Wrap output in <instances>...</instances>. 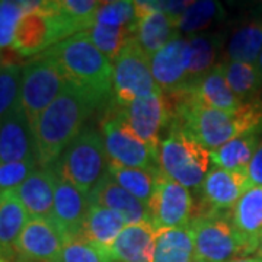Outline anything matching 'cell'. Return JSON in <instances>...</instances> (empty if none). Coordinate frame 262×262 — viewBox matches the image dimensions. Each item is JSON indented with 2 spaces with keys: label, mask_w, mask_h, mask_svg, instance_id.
Masks as SVG:
<instances>
[{
  "label": "cell",
  "mask_w": 262,
  "mask_h": 262,
  "mask_svg": "<svg viewBox=\"0 0 262 262\" xmlns=\"http://www.w3.org/2000/svg\"><path fill=\"white\" fill-rule=\"evenodd\" d=\"M194 262H208V261H204V259H200V258H195V261Z\"/></svg>",
  "instance_id": "obj_44"
},
{
  "label": "cell",
  "mask_w": 262,
  "mask_h": 262,
  "mask_svg": "<svg viewBox=\"0 0 262 262\" xmlns=\"http://www.w3.org/2000/svg\"><path fill=\"white\" fill-rule=\"evenodd\" d=\"M31 2L0 0V51L12 47L19 20L28 12Z\"/></svg>",
  "instance_id": "obj_37"
},
{
  "label": "cell",
  "mask_w": 262,
  "mask_h": 262,
  "mask_svg": "<svg viewBox=\"0 0 262 262\" xmlns=\"http://www.w3.org/2000/svg\"><path fill=\"white\" fill-rule=\"evenodd\" d=\"M165 95V94H163ZM170 122L207 150H217L248 133H262V99L227 113L195 102L191 89L165 95Z\"/></svg>",
  "instance_id": "obj_1"
},
{
  "label": "cell",
  "mask_w": 262,
  "mask_h": 262,
  "mask_svg": "<svg viewBox=\"0 0 262 262\" xmlns=\"http://www.w3.org/2000/svg\"><path fill=\"white\" fill-rule=\"evenodd\" d=\"M58 177L53 168L35 169L12 192L28 211L29 219H50Z\"/></svg>",
  "instance_id": "obj_19"
},
{
  "label": "cell",
  "mask_w": 262,
  "mask_h": 262,
  "mask_svg": "<svg viewBox=\"0 0 262 262\" xmlns=\"http://www.w3.org/2000/svg\"><path fill=\"white\" fill-rule=\"evenodd\" d=\"M229 213L200 215L191 220L196 258L208 262H230L248 256Z\"/></svg>",
  "instance_id": "obj_10"
},
{
  "label": "cell",
  "mask_w": 262,
  "mask_h": 262,
  "mask_svg": "<svg viewBox=\"0 0 262 262\" xmlns=\"http://www.w3.org/2000/svg\"><path fill=\"white\" fill-rule=\"evenodd\" d=\"M82 34L111 61L118 57L122 48L125 47V44L131 38H134V34L128 29L102 25L96 22H94L89 28L84 29Z\"/></svg>",
  "instance_id": "obj_31"
},
{
  "label": "cell",
  "mask_w": 262,
  "mask_h": 262,
  "mask_svg": "<svg viewBox=\"0 0 262 262\" xmlns=\"http://www.w3.org/2000/svg\"><path fill=\"white\" fill-rule=\"evenodd\" d=\"M258 255H259V259H262V236H261V242H259V248H258Z\"/></svg>",
  "instance_id": "obj_42"
},
{
  "label": "cell",
  "mask_w": 262,
  "mask_h": 262,
  "mask_svg": "<svg viewBox=\"0 0 262 262\" xmlns=\"http://www.w3.org/2000/svg\"><path fill=\"white\" fill-rule=\"evenodd\" d=\"M194 200L189 189L160 172L153 195L147 204L149 222L156 230L189 227L194 214Z\"/></svg>",
  "instance_id": "obj_11"
},
{
  "label": "cell",
  "mask_w": 262,
  "mask_h": 262,
  "mask_svg": "<svg viewBox=\"0 0 262 262\" xmlns=\"http://www.w3.org/2000/svg\"><path fill=\"white\" fill-rule=\"evenodd\" d=\"M89 206L88 194L58 178L50 220L64 236L66 242L79 237Z\"/></svg>",
  "instance_id": "obj_17"
},
{
  "label": "cell",
  "mask_w": 262,
  "mask_h": 262,
  "mask_svg": "<svg viewBox=\"0 0 262 262\" xmlns=\"http://www.w3.org/2000/svg\"><path fill=\"white\" fill-rule=\"evenodd\" d=\"M51 57L64 79L101 102L113 94L114 64L82 32L42 53Z\"/></svg>",
  "instance_id": "obj_3"
},
{
  "label": "cell",
  "mask_w": 262,
  "mask_h": 262,
  "mask_svg": "<svg viewBox=\"0 0 262 262\" xmlns=\"http://www.w3.org/2000/svg\"><path fill=\"white\" fill-rule=\"evenodd\" d=\"M31 158H35L32 130L25 113L18 105L0 122V165Z\"/></svg>",
  "instance_id": "obj_21"
},
{
  "label": "cell",
  "mask_w": 262,
  "mask_h": 262,
  "mask_svg": "<svg viewBox=\"0 0 262 262\" xmlns=\"http://www.w3.org/2000/svg\"><path fill=\"white\" fill-rule=\"evenodd\" d=\"M151 75L165 95L188 89L189 46L182 38H175L168 46L150 57Z\"/></svg>",
  "instance_id": "obj_14"
},
{
  "label": "cell",
  "mask_w": 262,
  "mask_h": 262,
  "mask_svg": "<svg viewBox=\"0 0 262 262\" xmlns=\"http://www.w3.org/2000/svg\"><path fill=\"white\" fill-rule=\"evenodd\" d=\"M2 63H3V54L0 53V66H2Z\"/></svg>",
  "instance_id": "obj_45"
},
{
  "label": "cell",
  "mask_w": 262,
  "mask_h": 262,
  "mask_svg": "<svg viewBox=\"0 0 262 262\" xmlns=\"http://www.w3.org/2000/svg\"><path fill=\"white\" fill-rule=\"evenodd\" d=\"M261 140V133L242 134L226 143L220 149L210 151V158L217 168L230 172H246Z\"/></svg>",
  "instance_id": "obj_26"
},
{
  "label": "cell",
  "mask_w": 262,
  "mask_h": 262,
  "mask_svg": "<svg viewBox=\"0 0 262 262\" xmlns=\"http://www.w3.org/2000/svg\"><path fill=\"white\" fill-rule=\"evenodd\" d=\"M258 67H259V70L262 72V53L261 56H259V60H258Z\"/></svg>",
  "instance_id": "obj_43"
},
{
  "label": "cell",
  "mask_w": 262,
  "mask_h": 262,
  "mask_svg": "<svg viewBox=\"0 0 262 262\" xmlns=\"http://www.w3.org/2000/svg\"><path fill=\"white\" fill-rule=\"evenodd\" d=\"M222 15L223 10L217 2H191L185 12L179 16V31L194 34L210 27L215 19H220Z\"/></svg>",
  "instance_id": "obj_35"
},
{
  "label": "cell",
  "mask_w": 262,
  "mask_h": 262,
  "mask_svg": "<svg viewBox=\"0 0 262 262\" xmlns=\"http://www.w3.org/2000/svg\"><path fill=\"white\" fill-rule=\"evenodd\" d=\"M230 262H262V259L259 258H241V259H234Z\"/></svg>",
  "instance_id": "obj_41"
},
{
  "label": "cell",
  "mask_w": 262,
  "mask_h": 262,
  "mask_svg": "<svg viewBox=\"0 0 262 262\" xmlns=\"http://www.w3.org/2000/svg\"><path fill=\"white\" fill-rule=\"evenodd\" d=\"M156 92L162 91L151 75L150 56L131 38L114 60L113 103L125 108L137 98Z\"/></svg>",
  "instance_id": "obj_9"
},
{
  "label": "cell",
  "mask_w": 262,
  "mask_h": 262,
  "mask_svg": "<svg viewBox=\"0 0 262 262\" xmlns=\"http://www.w3.org/2000/svg\"><path fill=\"white\" fill-rule=\"evenodd\" d=\"M108 165L102 134L95 130H84L51 168L58 178L72 184L80 192L89 194L108 172Z\"/></svg>",
  "instance_id": "obj_5"
},
{
  "label": "cell",
  "mask_w": 262,
  "mask_h": 262,
  "mask_svg": "<svg viewBox=\"0 0 262 262\" xmlns=\"http://www.w3.org/2000/svg\"><path fill=\"white\" fill-rule=\"evenodd\" d=\"M246 175L251 187H262V140L246 169Z\"/></svg>",
  "instance_id": "obj_40"
},
{
  "label": "cell",
  "mask_w": 262,
  "mask_h": 262,
  "mask_svg": "<svg viewBox=\"0 0 262 262\" xmlns=\"http://www.w3.org/2000/svg\"><path fill=\"white\" fill-rule=\"evenodd\" d=\"M262 53V22H249L234 31L227 46V60L253 64Z\"/></svg>",
  "instance_id": "obj_29"
},
{
  "label": "cell",
  "mask_w": 262,
  "mask_h": 262,
  "mask_svg": "<svg viewBox=\"0 0 262 262\" xmlns=\"http://www.w3.org/2000/svg\"><path fill=\"white\" fill-rule=\"evenodd\" d=\"M137 28L134 39L147 56L156 54L170 41L179 38L178 19L160 10L155 2H134Z\"/></svg>",
  "instance_id": "obj_15"
},
{
  "label": "cell",
  "mask_w": 262,
  "mask_h": 262,
  "mask_svg": "<svg viewBox=\"0 0 262 262\" xmlns=\"http://www.w3.org/2000/svg\"><path fill=\"white\" fill-rule=\"evenodd\" d=\"M248 255L258 252L262 236V187H251L229 213Z\"/></svg>",
  "instance_id": "obj_20"
},
{
  "label": "cell",
  "mask_w": 262,
  "mask_h": 262,
  "mask_svg": "<svg viewBox=\"0 0 262 262\" xmlns=\"http://www.w3.org/2000/svg\"><path fill=\"white\" fill-rule=\"evenodd\" d=\"M195 258L191 227L158 230L153 262H194Z\"/></svg>",
  "instance_id": "obj_25"
},
{
  "label": "cell",
  "mask_w": 262,
  "mask_h": 262,
  "mask_svg": "<svg viewBox=\"0 0 262 262\" xmlns=\"http://www.w3.org/2000/svg\"><path fill=\"white\" fill-rule=\"evenodd\" d=\"M210 151L177 127L159 144L160 170L187 188H200L208 173Z\"/></svg>",
  "instance_id": "obj_7"
},
{
  "label": "cell",
  "mask_w": 262,
  "mask_h": 262,
  "mask_svg": "<svg viewBox=\"0 0 262 262\" xmlns=\"http://www.w3.org/2000/svg\"><path fill=\"white\" fill-rule=\"evenodd\" d=\"M66 244L50 219H29L15 244L18 256L34 262H53Z\"/></svg>",
  "instance_id": "obj_16"
},
{
  "label": "cell",
  "mask_w": 262,
  "mask_h": 262,
  "mask_svg": "<svg viewBox=\"0 0 262 262\" xmlns=\"http://www.w3.org/2000/svg\"><path fill=\"white\" fill-rule=\"evenodd\" d=\"M22 67L3 56L0 66V122L19 105Z\"/></svg>",
  "instance_id": "obj_33"
},
{
  "label": "cell",
  "mask_w": 262,
  "mask_h": 262,
  "mask_svg": "<svg viewBox=\"0 0 262 262\" xmlns=\"http://www.w3.org/2000/svg\"><path fill=\"white\" fill-rule=\"evenodd\" d=\"M195 102L208 108L232 113L242 106V101L232 92L226 82L222 64L214 66L204 77L189 88Z\"/></svg>",
  "instance_id": "obj_24"
},
{
  "label": "cell",
  "mask_w": 262,
  "mask_h": 262,
  "mask_svg": "<svg viewBox=\"0 0 262 262\" xmlns=\"http://www.w3.org/2000/svg\"><path fill=\"white\" fill-rule=\"evenodd\" d=\"M29 222V214L24 204L12 191L0 194V248L15 253L19 234Z\"/></svg>",
  "instance_id": "obj_27"
},
{
  "label": "cell",
  "mask_w": 262,
  "mask_h": 262,
  "mask_svg": "<svg viewBox=\"0 0 262 262\" xmlns=\"http://www.w3.org/2000/svg\"><path fill=\"white\" fill-rule=\"evenodd\" d=\"M222 69L229 88L242 103L262 99V72L258 66L226 60Z\"/></svg>",
  "instance_id": "obj_28"
},
{
  "label": "cell",
  "mask_w": 262,
  "mask_h": 262,
  "mask_svg": "<svg viewBox=\"0 0 262 262\" xmlns=\"http://www.w3.org/2000/svg\"><path fill=\"white\" fill-rule=\"evenodd\" d=\"M251 188L246 172H230L222 168L208 170L200 189V203L194 204L192 219L207 214L229 213L237 200Z\"/></svg>",
  "instance_id": "obj_12"
},
{
  "label": "cell",
  "mask_w": 262,
  "mask_h": 262,
  "mask_svg": "<svg viewBox=\"0 0 262 262\" xmlns=\"http://www.w3.org/2000/svg\"><path fill=\"white\" fill-rule=\"evenodd\" d=\"M101 134L111 163L125 168L159 172V150L151 149L141 141L127 125L122 108L111 103L101 121Z\"/></svg>",
  "instance_id": "obj_6"
},
{
  "label": "cell",
  "mask_w": 262,
  "mask_h": 262,
  "mask_svg": "<svg viewBox=\"0 0 262 262\" xmlns=\"http://www.w3.org/2000/svg\"><path fill=\"white\" fill-rule=\"evenodd\" d=\"M102 2L95 0H56L60 13L73 27L76 34L83 32L95 22V15Z\"/></svg>",
  "instance_id": "obj_36"
},
{
  "label": "cell",
  "mask_w": 262,
  "mask_h": 262,
  "mask_svg": "<svg viewBox=\"0 0 262 262\" xmlns=\"http://www.w3.org/2000/svg\"><path fill=\"white\" fill-rule=\"evenodd\" d=\"M156 233L149 222L125 226L111 249L113 262H153Z\"/></svg>",
  "instance_id": "obj_23"
},
{
  "label": "cell",
  "mask_w": 262,
  "mask_h": 262,
  "mask_svg": "<svg viewBox=\"0 0 262 262\" xmlns=\"http://www.w3.org/2000/svg\"><path fill=\"white\" fill-rule=\"evenodd\" d=\"M101 103L98 98L69 83L41 114L32 130L34 156L41 168H51L72 141L82 133L84 121Z\"/></svg>",
  "instance_id": "obj_2"
},
{
  "label": "cell",
  "mask_w": 262,
  "mask_h": 262,
  "mask_svg": "<svg viewBox=\"0 0 262 262\" xmlns=\"http://www.w3.org/2000/svg\"><path fill=\"white\" fill-rule=\"evenodd\" d=\"M122 115L130 130L151 149L159 150L160 133L169 127L170 115L163 92L137 98L122 108Z\"/></svg>",
  "instance_id": "obj_13"
},
{
  "label": "cell",
  "mask_w": 262,
  "mask_h": 262,
  "mask_svg": "<svg viewBox=\"0 0 262 262\" xmlns=\"http://www.w3.org/2000/svg\"><path fill=\"white\" fill-rule=\"evenodd\" d=\"M0 262H6V261H3V259H0Z\"/></svg>",
  "instance_id": "obj_46"
},
{
  "label": "cell",
  "mask_w": 262,
  "mask_h": 262,
  "mask_svg": "<svg viewBox=\"0 0 262 262\" xmlns=\"http://www.w3.org/2000/svg\"><path fill=\"white\" fill-rule=\"evenodd\" d=\"M53 262H113V259L99 248L77 237L66 242Z\"/></svg>",
  "instance_id": "obj_38"
},
{
  "label": "cell",
  "mask_w": 262,
  "mask_h": 262,
  "mask_svg": "<svg viewBox=\"0 0 262 262\" xmlns=\"http://www.w3.org/2000/svg\"><path fill=\"white\" fill-rule=\"evenodd\" d=\"M160 172L162 170L150 172V170H143V169L125 168V166H120L111 162L108 165V173L111 175V178L146 206L149 204L150 198L153 195L156 179Z\"/></svg>",
  "instance_id": "obj_30"
},
{
  "label": "cell",
  "mask_w": 262,
  "mask_h": 262,
  "mask_svg": "<svg viewBox=\"0 0 262 262\" xmlns=\"http://www.w3.org/2000/svg\"><path fill=\"white\" fill-rule=\"evenodd\" d=\"M76 35L69 20L54 2H31L28 12L19 20L12 51L19 57H35Z\"/></svg>",
  "instance_id": "obj_4"
},
{
  "label": "cell",
  "mask_w": 262,
  "mask_h": 262,
  "mask_svg": "<svg viewBox=\"0 0 262 262\" xmlns=\"http://www.w3.org/2000/svg\"><path fill=\"white\" fill-rule=\"evenodd\" d=\"M67 86V80L51 57L35 56L22 67L19 105L28 120L31 130L41 114L56 101Z\"/></svg>",
  "instance_id": "obj_8"
},
{
  "label": "cell",
  "mask_w": 262,
  "mask_h": 262,
  "mask_svg": "<svg viewBox=\"0 0 262 262\" xmlns=\"http://www.w3.org/2000/svg\"><path fill=\"white\" fill-rule=\"evenodd\" d=\"M37 160L31 158L20 162H10L0 165V194L13 191L37 169Z\"/></svg>",
  "instance_id": "obj_39"
},
{
  "label": "cell",
  "mask_w": 262,
  "mask_h": 262,
  "mask_svg": "<svg viewBox=\"0 0 262 262\" xmlns=\"http://www.w3.org/2000/svg\"><path fill=\"white\" fill-rule=\"evenodd\" d=\"M89 204L110 208L121 215L125 225H139L149 222L147 207L120 187L106 172L88 194ZM150 223V222H149Z\"/></svg>",
  "instance_id": "obj_18"
},
{
  "label": "cell",
  "mask_w": 262,
  "mask_h": 262,
  "mask_svg": "<svg viewBox=\"0 0 262 262\" xmlns=\"http://www.w3.org/2000/svg\"><path fill=\"white\" fill-rule=\"evenodd\" d=\"M189 46V72H188V89L214 67L217 46L208 37L195 35L188 39Z\"/></svg>",
  "instance_id": "obj_32"
},
{
  "label": "cell",
  "mask_w": 262,
  "mask_h": 262,
  "mask_svg": "<svg viewBox=\"0 0 262 262\" xmlns=\"http://www.w3.org/2000/svg\"><path fill=\"white\" fill-rule=\"evenodd\" d=\"M125 226L127 225L124 219L118 213L105 207L91 204L79 237L83 239L84 242L99 248L101 251L111 256L114 244L120 233L125 229Z\"/></svg>",
  "instance_id": "obj_22"
},
{
  "label": "cell",
  "mask_w": 262,
  "mask_h": 262,
  "mask_svg": "<svg viewBox=\"0 0 262 262\" xmlns=\"http://www.w3.org/2000/svg\"><path fill=\"white\" fill-rule=\"evenodd\" d=\"M95 22L110 27L125 28L136 35V28H137L136 5L134 2H128V0L102 2L95 15Z\"/></svg>",
  "instance_id": "obj_34"
}]
</instances>
